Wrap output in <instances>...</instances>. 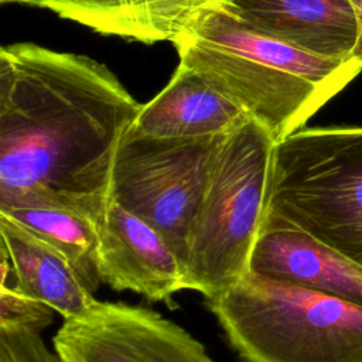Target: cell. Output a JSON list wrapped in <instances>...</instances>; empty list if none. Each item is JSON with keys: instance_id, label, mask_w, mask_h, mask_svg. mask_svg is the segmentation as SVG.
Masks as SVG:
<instances>
[{"instance_id": "cell-5", "label": "cell", "mask_w": 362, "mask_h": 362, "mask_svg": "<svg viewBox=\"0 0 362 362\" xmlns=\"http://www.w3.org/2000/svg\"><path fill=\"white\" fill-rule=\"evenodd\" d=\"M266 218L362 266V127L300 129L276 143Z\"/></svg>"}, {"instance_id": "cell-13", "label": "cell", "mask_w": 362, "mask_h": 362, "mask_svg": "<svg viewBox=\"0 0 362 362\" xmlns=\"http://www.w3.org/2000/svg\"><path fill=\"white\" fill-rule=\"evenodd\" d=\"M211 0H23L103 35L154 44L174 41Z\"/></svg>"}, {"instance_id": "cell-18", "label": "cell", "mask_w": 362, "mask_h": 362, "mask_svg": "<svg viewBox=\"0 0 362 362\" xmlns=\"http://www.w3.org/2000/svg\"><path fill=\"white\" fill-rule=\"evenodd\" d=\"M348 1L355 8V11L358 14V18H361V16H362V0H348Z\"/></svg>"}, {"instance_id": "cell-6", "label": "cell", "mask_w": 362, "mask_h": 362, "mask_svg": "<svg viewBox=\"0 0 362 362\" xmlns=\"http://www.w3.org/2000/svg\"><path fill=\"white\" fill-rule=\"evenodd\" d=\"M223 139H156L127 132L116 154L112 201L153 226L184 266Z\"/></svg>"}, {"instance_id": "cell-17", "label": "cell", "mask_w": 362, "mask_h": 362, "mask_svg": "<svg viewBox=\"0 0 362 362\" xmlns=\"http://www.w3.org/2000/svg\"><path fill=\"white\" fill-rule=\"evenodd\" d=\"M359 28H361V34H359V40H358V44L354 49V54H352V58L362 66V16L359 18Z\"/></svg>"}, {"instance_id": "cell-9", "label": "cell", "mask_w": 362, "mask_h": 362, "mask_svg": "<svg viewBox=\"0 0 362 362\" xmlns=\"http://www.w3.org/2000/svg\"><path fill=\"white\" fill-rule=\"evenodd\" d=\"M249 272L362 307V266L277 219L264 218Z\"/></svg>"}, {"instance_id": "cell-14", "label": "cell", "mask_w": 362, "mask_h": 362, "mask_svg": "<svg viewBox=\"0 0 362 362\" xmlns=\"http://www.w3.org/2000/svg\"><path fill=\"white\" fill-rule=\"evenodd\" d=\"M0 214L16 221L38 238L62 252L88 287L99 286L96 272L100 222L76 211L54 206L0 208Z\"/></svg>"}, {"instance_id": "cell-15", "label": "cell", "mask_w": 362, "mask_h": 362, "mask_svg": "<svg viewBox=\"0 0 362 362\" xmlns=\"http://www.w3.org/2000/svg\"><path fill=\"white\" fill-rule=\"evenodd\" d=\"M54 310L11 286L0 284V328L34 329L41 332L54 320Z\"/></svg>"}, {"instance_id": "cell-7", "label": "cell", "mask_w": 362, "mask_h": 362, "mask_svg": "<svg viewBox=\"0 0 362 362\" xmlns=\"http://www.w3.org/2000/svg\"><path fill=\"white\" fill-rule=\"evenodd\" d=\"M61 362H215L205 345L163 314L123 301H96L64 320L52 337Z\"/></svg>"}, {"instance_id": "cell-19", "label": "cell", "mask_w": 362, "mask_h": 362, "mask_svg": "<svg viewBox=\"0 0 362 362\" xmlns=\"http://www.w3.org/2000/svg\"><path fill=\"white\" fill-rule=\"evenodd\" d=\"M3 3H21L23 0H1Z\"/></svg>"}, {"instance_id": "cell-2", "label": "cell", "mask_w": 362, "mask_h": 362, "mask_svg": "<svg viewBox=\"0 0 362 362\" xmlns=\"http://www.w3.org/2000/svg\"><path fill=\"white\" fill-rule=\"evenodd\" d=\"M184 65L239 105L274 143L305 122L361 71L354 59L320 57L245 25L211 0L173 41Z\"/></svg>"}, {"instance_id": "cell-4", "label": "cell", "mask_w": 362, "mask_h": 362, "mask_svg": "<svg viewBox=\"0 0 362 362\" xmlns=\"http://www.w3.org/2000/svg\"><path fill=\"white\" fill-rule=\"evenodd\" d=\"M274 146L252 119L225 136L192 229L185 290L212 300L249 272L267 212Z\"/></svg>"}, {"instance_id": "cell-1", "label": "cell", "mask_w": 362, "mask_h": 362, "mask_svg": "<svg viewBox=\"0 0 362 362\" xmlns=\"http://www.w3.org/2000/svg\"><path fill=\"white\" fill-rule=\"evenodd\" d=\"M139 103L102 62L34 42L0 48V208L54 206L98 222Z\"/></svg>"}, {"instance_id": "cell-3", "label": "cell", "mask_w": 362, "mask_h": 362, "mask_svg": "<svg viewBox=\"0 0 362 362\" xmlns=\"http://www.w3.org/2000/svg\"><path fill=\"white\" fill-rule=\"evenodd\" d=\"M205 305L243 362H362V307L247 272Z\"/></svg>"}, {"instance_id": "cell-8", "label": "cell", "mask_w": 362, "mask_h": 362, "mask_svg": "<svg viewBox=\"0 0 362 362\" xmlns=\"http://www.w3.org/2000/svg\"><path fill=\"white\" fill-rule=\"evenodd\" d=\"M99 232L96 272L102 284L150 301H170L185 290L184 263L147 222L112 201Z\"/></svg>"}, {"instance_id": "cell-10", "label": "cell", "mask_w": 362, "mask_h": 362, "mask_svg": "<svg viewBox=\"0 0 362 362\" xmlns=\"http://www.w3.org/2000/svg\"><path fill=\"white\" fill-rule=\"evenodd\" d=\"M245 25L307 52L351 59L359 18L348 0H219Z\"/></svg>"}, {"instance_id": "cell-11", "label": "cell", "mask_w": 362, "mask_h": 362, "mask_svg": "<svg viewBox=\"0 0 362 362\" xmlns=\"http://www.w3.org/2000/svg\"><path fill=\"white\" fill-rule=\"evenodd\" d=\"M249 119L199 74L178 64L165 88L141 106L129 132L156 139L226 136Z\"/></svg>"}, {"instance_id": "cell-12", "label": "cell", "mask_w": 362, "mask_h": 362, "mask_svg": "<svg viewBox=\"0 0 362 362\" xmlns=\"http://www.w3.org/2000/svg\"><path fill=\"white\" fill-rule=\"evenodd\" d=\"M6 249L18 293L40 301L64 320L81 317L98 301L69 259L16 221L0 214Z\"/></svg>"}, {"instance_id": "cell-16", "label": "cell", "mask_w": 362, "mask_h": 362, "mask_svg": "<svg viewBox=\"0 0 362 362\" xmlns=\"http://www.w3.org/2000/svg\"><path fill=\"white\" fill-rule=\"evenodd\" d=\"M0 362H61L34 329L0 328Z\"/></svg>"}]
</instances>
